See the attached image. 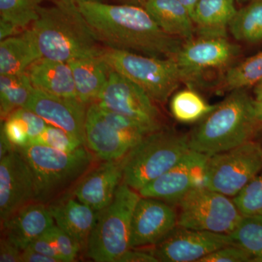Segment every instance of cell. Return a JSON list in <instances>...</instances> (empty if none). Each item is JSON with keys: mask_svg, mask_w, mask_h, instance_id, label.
<instances>
[{"mask_svg": "<svg viewBox=\"0 0 262 262\" xmlns=\"http://www.w3.org/2000/svg\"><path fill=\"white\" fill-rule=\"evenodd\" d=\"M1 129L15 147L28 145L30 143V137L27 125L21 119L13 113L4 121Z\"/></svg>", "mask_w": 262, "mask_h": 262, "instance_id": "obj_35", "label": "cell"}, {"mask_svg": "<svg viewBox=\"0 0 262 262\" xmlns=\"http://www.w3.org/2000/svg\"><path fill=\"white\" fill-rule=\"evenodd\" d=\"M208 158V155L190 149L175 166L141 188L139 194L177 204L189 191L205 186Z\"/></svg>", "mask_w": 262, "mask_h": 262, "instance_id": "obj_13", "label": "cell"}, {"mask_svg": "<svg viewBox=\"0 0 262 262\" xmlns=\"http://www.w3.org/2000/svg\"><path fill=\"white\" fill-rule=\"evenodd\" d=\"M33 87L27 72L0 75V117L5 121L12 113L28 102Z\"/></svg>", "mask_w": 262, "mask_h": 262, "instance_id": "obj_26", "label": "cell"}, {"mask_svg": "<svg viewBox=\"0 0 262 262\" xmlns=\"http://www.w3.org/2000/svg\"><path fill=\"white\" fill-rule=\"evenodd\" d=\"M0 158H3L5 155L9 154L10 151L15 149V146L10 142L6 137L4 132L1 129V135H0Z\"/></svg>", "mask_w": 262, "mask_h": 262, "instance_id": "obj_43", "label": "cell"}, {"mask_svg": "<svg viewBox=\"0 0 262 262\" xmlns=\"http://www.w3.org/2000/svg\"><path fill=\"white\" fill-rule=\"evenodd\" d=\"M229 30L236 40L248 44L262 42V0H249L237 10Z\"/></svg>", "mask_w": 262, "mask_h": 262, "instance_id": "obj_27", "label": "cell"}, {"mask_svg": "<svg viewBox=\"0 0 262 262\" xmlns=\"http://www.w3.org/2000/svg\"><path fill=\"white\" fill-rule=\"evenodd\" d=\"M101 56L112 70L139 85L155 102H166L184 83L182 71L174 58H156L108 48Z\"/></svg>", "mask_w": 262, "mask_h": 262, "instance_id": "obj_7", "label": "cell"}, {"mask_svg": "<svg viewBox=\"0 0 262 262\" xmlns=\"http://www.w3.org/2000/svg\"><path fill=\"white\" fill-rule=\"evenodd\" d=\"M189 151L187 134L166 127L147 134L122 158V182L139 192Z\"/></svg>", "mask_w": 262, "mask_h": 262, "instance_id": "obj_5", "label": "cell"}, {"mask_svg": "<svg viewBox=\"0 0 262 262\" xmlns=\"http://www.w3.org/2000/svg\"><path fill=\"white\" fill-rule=\"evenodd\" d=\"M23 32L24 31L20 30L18 27H15L9 22L0 19V39L1 41L7 39V38L18 35Z\"/></svg>", "mask_w": 262, "mask_h": 262, "instance_id": "obj_42", "label": "cell"}, {"mask_svg": "<svg viewBox=\"0 0 262 262\" xmlns=\"http://www.w3.org/2000/svg\"><path fill=\"white\" fill-rule=\"evenodd\" d=\"M253 103L245 89L231 91L189 134L190 149L211 156L251 141L261 123Z\"/></svg>", "mask_w": 262, "mask_h": 262, "instance_id": "obj_4", "label": "cell"}, {"mask_svg": "<svg viewBox=\"0 0 262 262\" xmlns=\"http://www.w3.org/2000/svg\"><path fill=\"white\" fill-rule=\"evenodd\" d=\"M104 47L160 58H175L184 41L160 28L143 7L75 1Z\"/></svg>", "mask_w": 262, "mask_h": 262, "instance_id": "obj_1", "label": "cell"}, {"mask_svg": "<svg viewBox=\"0 0 262 262\" xmlns=\"http://www.w3.org/2000/svg\"><path fill=\"white\" fill-rule=\"evenodd\" d=\"M48 125L60 127L75 136L85 145L86 105L78 98L60 97L33 89L24 106Z\"/></svg>", "mask_w": 262, "mask_h": 262, "instance_id": "obj_17", "label": "cell"}, {"mask_svg": "<svg viewBox=\"0 0 262 262\" xmlns=\"http://www.w3.org/2000/svg\"><path fill=\"white\" fill-rule=\"evenodd\" d=\"M141 195L124 182L108 206L98 212L85 255L97 262H117L130 249L131 222Z\"/></svg>", "mask_w": 262, "mask_h": 262, "instance_id": "obj_6", "label": "cell"}, {"mask_svg": "<svg viewBox=\"0 0 262 262\" xmlns=\"http://www.w3.org/2000/svg\"><path fill=\"white\" fill-rule=\"evenodd\" d=\"M22 251L13 241L2 235L0 241V261L21 262Z\"/></svg>", "mask_w": 262, "mask_h": 262, "instance_id": "obj_39", "label": "cell"}, {"mask_svg": "<svg viewBox=\"0 0 262 262\" xmlns=\"http://www.w3.org/2000/svg\"><path fill=\"white\" fill-rule=\"evenodd\" d=\"M46 234L56 245L63 261H75L78 253L80 252V248L75 241L67 232L55 225L46 232Z\"/></svg>", "mask_w": 262, "mask_h": 262, "instance_id": "obj_34", "label": "cell"}, {"mask_svg": "<svg viewBox=\"0 0 262 262\" xmlns=\"http://www.w3.org/2000/svg\"><path fill=\"white\" fill-rule=\"evenodd\" d=\"M55 223L75 241L85 254L90 236L97 220L98 212L76 201L72 195L48 206Z\"/></svg>", "mask_w": 262, "mask_h": 262, "instance_id": "obj_20", "label": "cell"}, {"mask_svg": "<svg viewBox=\"0 0 262 262\" xmlns=\"http://www.w3.org/2000/svg\"><path fill=\"white\" fill-rule=\"evenodd\" d=\"M237 12L234 0H199L192 18L200 36L227 37Z\"/></svg>", "mask_w": 262, "mask_h": 262, "instance_id": "obj_25", "label": "cell"}, {"mask_svg": "<svg viewBox=\"0 0 262 262\" xmlns=\"http://www.w3.org/2000/svg\"><path fill=\"white\" fill-rule=\"evenodd\" d=\"M56 225L49 207L32 202L1 224L2 232L22 251Z\"/></svg>", "mask_w": 262, "mask_h": 262, "instance_id": "obj_19", "label": "cell"}, {"mask_svg": "<svg viewBox=\"0 0 262 262\" xmlns=\"http://www.w3.org/2000/svg\"><path fill=\"white\" fill-rule=\"evenodd\" d=\"M232 200L241 214L262 217V170Z\"/></svg>", "mask_w": 262, "mask_h": 262, "instance_id": "obj_32", "label": "cell"}, {"mask_svg": "<svg viewBox=\"0 0 262 262\" xmlns=\"http://www.w3.org/2000/svg\"><path fill=\"white\" fill-rule=\"evenodd\" d=\"M145 136L117 128L105 120L97 103L89 105L86 115L85 146L97 159H121Z\"/></svg>", "mask_w": 262, "mask_h": 262, "instance_id": "obj_16", "label": "cell"}, {"mask_svg": "<svg viewBox=\"0 0 262 262\" xmlns=\"http://www.w3.org/2000/svg\"><path fill=\"white\" fill-rule=\"evenodd\" d=\"M44 0H0V19L26 30L39 17Z\"/></svg>", "mask_w": 262, "mask_h": 262, "instance_id": "obj_31", "label": "cell"}, {"mask_svg": "<svg viewBox=\"0 0 262 262\" xmlns=\"http://www.w3.org/2000/svg\"><path fill=\"white\" fill-rule=\"evenodd\" d=\"M13 113L21 119L27 125L30 137V143L40 135L48 125L42 117L27 108H19Z\"/></svg>", "mask_w": 262, "mask_h": 262, "instance_id": "obj_37", "label": "cell"}, {"mask_svg": "<svg viewBox=\"0 0 262 262\" xmlns=\"http://www.w3.org/2000/svg\"><path fill=\"white\" fill-rule=\"evenodd\" d=\"M28 29L42 56L49 59L68 62L100 56L106 49L75 0H53L50 6H41Z\"/></svg>", "mask_w": 262, "mask_h": 262, "instance_id": "obj_2", "label": "cell"}, {"mask_svg": "<svg viewBox=\"0 0 262 262\" xmlns=\"http://www.w3.org/2000/svg\"><path fill=\"white\" fill-rule=\"evenodd\" d=\"M30 144H40L64 151L73 152L84 144L75 136L60 127L48 125L44 131Z\"/></svg>", "mask_w": 262, "mask_h": 262, "instance_id": "obj_33", "label": "cell"}, {"mask_svg": "<svg viewBox=\"0 0 262 262\" xmlns=\"http://www.w3.org/2000/svg\"><path fill=\"white\" fill-rule=\"evenodd\" d=\"M262 170V146L249 141L211 155L205 170V187L235 196Z\"/></svg>", "mask_w": 262, "mask_h": 262, "instance_id": "obj_9", "label": "cell"}, {"mask_svg": "<svg viewBox=\"0 0 262 262\" xmlns=\"http://www.w3.org/2000/svg\"><path fill=\"white\" fill-rule=\"evenodd\" d=\"M36 202L34 176L29 164L15 148L0 161V222Z\"/></svg>", "mask_w": 262, "mask_h": 262, "instance_id": "obj_14", "label": "cell"}, {"mask_svg": "<svg viewBox=\"0 0 262 262\" xmlns=\"http://www.w3.org/2000/svg\"><path fill=\"white\" fill-rule=\"evenodd\" d=\"M178 206V226L196 230L230 234L242 214L233 200L202 186L183 196Z\"/></svg>", "mask_w": 262, "mask_h": 262, "instance_id": "obj_8", "label": "cell"}, {"mask_svg": "<svg viewBox=\"0 0 262 262\" xmlns=\"http://www.w3.org/2000/svg\"><path fill=\"white\" fill-rule=\"evenodd\" d=\"M171 205L141 196L131 222L130 249L154 246L178 226V213Z\"/></svg>", "mask_w": 262, "mask_h": 262, "instance_id": "obj_15", "label": "cell"}, {"mask_svg": "<svg viewBox=\"0 0 262 262\" xmlns=\"http://www.w3.org/2000/svg\"><path fill=\"white\" fill-rule=\"evenodd\" d=\"M15 148L32 170L36 202L46 206L73 194L81 180L96 166L97 158L85 145L70 153L40 144Z\"/></svg>", "mask_w": 262, "mask_h": 262, "instance_id": "obj_3", "label": "cell"}, {"mask_svg": "<svg viewBox=\"0 0 262 262\" xmlns=\"http://www.w3.org/2000/svg\"><path fill=\"white\" fill-rule=\"evenodd\" d=\"M237 246L247 251L254 262H262V217L243 215L238 225L231 232Z\"/></svg>", "mask_w": 262, "mask_h": 262, "instance_id": "obj_30", "label": "cell"}, {"mask_svg": "<svg viewBox=\"0 0 262 262\" xmlns=\"http://www.w3.org/2000/svg\"><path fill=\"white\" fill-rule=\"evenodd\" d=\"M253 103L255 117L258 122L262 123V99L259 101L254 99Z\"/></svg>", "mask_w": 262, "mask_h": 262, "instance_id": "obj_44", "label": "cell"}, {"mask_svg": "<svg viewBox=\"0 0 262 262\" xmlns=\"http://www.w3.org/2000/svg\"><path fill=\"white\" fill-rule=\"evenodd\" d=\"M27 248H29V249L36 251V252L46 255V256L57 258V259L60 260L61 262H64L59 252H58L56 245L46 233L34 239Z\"/></svg>", "mask_w": 262, "mask_h": 262, "instance_id": "obj_38", "label": "cell"}, {"mask_svg": "<svg viewBox=\"0 0 262 262\" xmlns=\"http://www.w3.org/2000/svg\"><path fill=\"white\" fill-rule=\"evenodd\" d=\"M237 3H241V4H242V3H246V2L249 1V0H237Z\"/></svg>", "mask_w": 262, "mask_h": 262, "instance_id": "obj_49", "label": "cell"}, {"mask_svg": "<svg viewBox=\"0 0 262 262\" xmlns=\"http://www.w3.org/2000/svg\"><path fill=\"white\" fill-rule=\"evenodd\" d=\"M238 53V47L227 37L200 36L184 42L174 59L182 71L184 83L192 88L205 72L227 68Z\"/></svg>", "mask_w": 262, "mask_h": 262, "instance_id": "obj_11", "label": "cell"}, {"mask_svg": "<svg viewBox=\"0 0 262 262\" xmlns=\"http://www.w3.org/2000/svg\"><path fill=\"white\" fill-rule=\"evenodd\" d=\"M96 102L101 107L140 122L151 130L165 127L155 101L139 85L115 71L110 72Z\"/></svg>", "mask_w": 262, "mask_h": 262, "instance_id": "obj_10", "label": "cell"}, {"mask_svg": "<svg viewBox=\"0 0 262 262\" xmlns=\"http://www.w3.org/2000/svg\"><path fill=\"white\" fill-rule=\"evenodd\" d=\"M262 80V52L229 67L222 81V89L233 91L254 86Z\"/></svg>", "mask_w": 262, "mask_h": 262, "instance_id": "obj_29", "label": "cell"}, {"mask_svg": "<svg viewBox=\"0 0 262 262\" xmlns=\"http://www.w3.org/2000/svg\"><path fill=\"white\" fill-rule=\"evenodd\" d=\"M253 94L255 96V100H256V101L262 99V80L255 84Z\"/></svg>", "mask_w": 262, "mask_h": 262, "instance_id": "obj_46", "label": "cell"}, {"mask_svg": "<svg viewBox=\"0 0 262 262\" xmlns=\"http://www.w3.org/2000/svg\"><path fill=\"white\" fill-rule=\"evenodd\" d=\"M101 56L67 62L73 75L77 98L85 105L97 101L112 71Z\"/></svg>", "mask_w": 262, "mask_h": 262, "instance_id": "obj_22", "label": "cell"}, {"mask_svg": "<svg viewBox=\"0 0 262 262\" xmlns=\"http://www.w3.org/2000/svg\"><path fill=\"white\" fill-rule=\"evenodd\" d=\"M115 1L120 4L137 5V6L142 7L145 0H115Z\"/></svg>", "mask_w": 262, "mask_h": 262, "instance_id": "obj_47", "label": "cell"}, {"mask_svg": "<svg viewBox=\"0 0 262 262\" xmlns=\"http://www.w3.org/2000/svg\"><path fill=\"white\" fill-rule=\"evenodd\" d=\"M158 262V260L150 252L139 251L136 248L127 250L117 262Z\"/></svg>", "mask_w": 262, "mask_h": 262, "instance_id": "obj_40", "label": "cell"}, {"mask_svg": "<svg viewBox=\"0 0 262 262\" xmlns=\"http://www.w3.org/2000/svg\"><path fill=\"white\" fill-rule=\"evenodd\" d=\"M179 1L187 8L189 13H190L191 17H192L193 12H194V8H195L199 0H179Z\"/></svg>", "mask_w": 262, "mask_h": 262, "instance_id": "obj_45", "label": "cell"}, {"mask_svg": "<svg viewBox=\"0 0 262 262\" xmlns=\"http://www.w3.org/2000/svg\"><path fill=\"white\" fill-rule=\"evenodd\" d=\"M21 262H61L57 258L36 252L29 248L22 251Z\"/></svg>", "mask_w": 262, "mask_h": 262, "instance_id": "obj_41", "label": "cell"}, {"mask_svg": "<svg viewBox=\"0 0 262 262\" xmlns=\"http://www.w3.org/2000/svg\"><path fill=\"white\" fill-rule=\"evenodd\" d=\"M199 262H254L251 255L237 245L226 246L213 251Z\"/></svg>", "mask_w": 262, "mask_h": 262, "instance_id": "obj_36", "label": "cell"}, {"mask_svg": "<svg viewBox=\"0 0 262 262\" xmlns=\"http://www.w3.org/2000/svg\"><path fill=\"white\" fill-rule=\"evenodd\" d=\"M142 7L169 35L184 42L194 38L196 29L192 17L179 0H145Z\"/></svg>", "mask_w": 262, "mask_h": 262, "instance_id": "obj_23", "label": "cell"}, {"mask_svg": "<svg viewBox=\"0 0 262 262\" xmlns=\"http://www.w3.org/2000/svg\"><path fill=\"white\" fill-rule=\"evenodd\" d=\"M34 89L60 97L77 98L75 81L67 62L42 58L27 71Z\"/></svg>", "mask_w": 262, "mask_h": 262, "instance_id": "obj_21", "label": "cell"}, {"mask_svg": "<svg viewBox=\"0 0 262 262\" xmlns=\"http://www.w3.org/2000/svg\"><path fill=\"white\" fill-rule=\"evenodd\" d=\"M216 106L209 104L192 88L176 93L170 101V108L176 120L183 123L201 120Z\"/></svg>", "mask_w": 262, "mask_h": 262, "instance_id": "obj_28", "label": "cell"}, {"mask_svg": "<svg viewBox=\"0 0 262 262\" xmlns=\"http://www.w3.org/2000/svg\"><path fill=\"white\" fill-rule=\"evenodd\" d=\"M75 1L102 2L103 0H75Z\"/></svg>", "mask_w": 262, "mask_h": 262, "instance_id": "obj_48", "label": "cell"}, {"mask_svg": "<svg viewBox=\"0 0 262 262\" xmlns=\"http://www.w3.org/2000/svg\"><path fill=\"white\" fill-rule=\"evenodd\" d=\"M232 245L236 244L229 234L177 226L150 253L158 261L199 262L213 251Z\"/></svg>", "mask_w": 262, "mask_h": 262, "instance_id": "obj_12", "label": "cell"}, {"mask_svg": "<svg viewBox=\"0 0 262 262\" xmlns=\"http://www.w3.org/2000/svg\"><path fill=\"white\" fill-rule=\"evenodd\" d=\"M29 29L0 42V75L25 73L34 62L42 58Z\"/></svg>", "mask_w": 262, "mask_h": 262, "instance_id": "obj_24", "label": "cell"}, {"mask_svg": "<svg viewBox=\"0 0 262 262\" xmlns=\"http://www.w3.org/2000/svg\"><path fill=\"white\" fill-rule=\"evenodd\" d=\"M122 158L107 160L95 166L79 183L73 195L95 211L112 203L122 182Z\"/></svg>", "mask_w": 262, "mask_h": 262, "instance_id": "obj_18", "label": "cell"}]
</instances>
